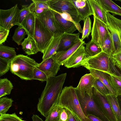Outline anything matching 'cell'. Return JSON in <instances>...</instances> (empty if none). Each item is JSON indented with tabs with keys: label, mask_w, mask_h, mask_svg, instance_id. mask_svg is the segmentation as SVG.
Masks as SVG:
<instances>
[{
	"label": "cell",
	"mask_w": 121,
	"mask_h": 121,
	"mask_svg": "<svg viewBox=\"0 0 121 121\" xmlns=\"http://www.w3.org/2000/svg\"><path fill=\"white\" fill-rule=\"evenodd\" d=\"M16 55L14 48L0 45V57L11 61Z\"/></svg>",
	"instance_id": "f1b7e54d"
},
{
	"label": "cell",
	"mask_w": 121,
	"mask_h": 121,
	"mask_svg": "<svg viewBox=\"0 0 121 121\" xmlns=\"http://www.w3.org/2000/svg\"><path fill=\"white\" fill-rule=\"evenodd\" d=\"M62 108L58 104L55 106L49 111L44 121H60Z\"/></svg>",
	"instance_id": "d6a6232c"
},
{
	"label": "cell",
	"mask_w": 121,
	"mask_h": 121,
	"mask_svg": "<svg viewBox=\"0 0 121 121\" xmlns=\"http://www.w3.org/2000/svg\"><path fill=\"white\" fill-rule=\"evenodd\" d=\"M68 119V114L66 109L62 108L60 115V121H67Z\"/></svg>",
	"instance_id": "bcb514c9"
},
{
	"label": "cell",
	"mask_w": 121,
	"mask_h": 121,
	"mask_svg": "<svg viewBox=\"0 0 121 121\" xmlns=\"http://www.w3.org/2000/svg\"><path fill=\"white\" fill-rule=\"evenodd\" d=\"M108 74V78L109 83L114 91L115 95H121V79L110 71Z\"/></svg>",
	"instance_id": "4316f807"
},
{
	"label": "cell",
	"mask_w": 121,
	"mask_h": 121,
	"mask_svg": "<svg viewBox=\"0 0 121 121\" xmlns=\"http://www.w3.org/2000/svg\"><path fill=\"white\" fill-rule=\"evenodd\" d=\"M54 34L43 25L37 16H35L33 39L39 52L43 54L52 40Z\"/></svg>",
	"instance_id": "277c9868"
},
{
	"label": "cell",
	"mask_w": 121,
	"mask_h": 121,
	"mask_svg": "<svg viewBox=\"0 0 121 121\" xmlns=\"http://www.w3.org/2000/svg\"><path fill=\"white\" fill-rule=\"evenodd\" d=\"M47 3L50 9L56 12L68 13L76 23L82 20L70 0H47Z\"/></svg>",
	"instance_id": "8992f818"
},
{
	"label": "cell",
	"mask_w": 121,
	"mask_h": 121,
	"mask_svg": "<svg viewBox=\"0 0 121 121\" xmlns=\"http://www.w3.org/2000/svg\"><path fill=\"white\" fill-rule=\"evenodd\" d=\"M80 34L79 33L72 34L64 33L60 41L58 52L66 51L72 47L81 40L79 37Z\"/></svg>",
	"instance_id": "2e32d148"
},
{
	"label": "cell",
	"mask_w": 121,
	"mask_h": 121,
	"mask_svg": "<svg viewBox=\"0 0 121 121\" xmlns=\"http://www.w3.org/2000/svg\"><path fill=\"white\" fill-rule=\"evenodd\" d=\"M84 42V41H82L81 39L80 41L68 50L57 52L55 55L57 62L60 65H64L67 59Z\"/></svg>",
	"instance_id": "d6986e66"
},
{
	"label": "cell",
	"mask_w": 121,
	"mask_h": 121,
	"mask_svg": "<svg viewBox=\"0 0 121 121\" xmlns=\"http://www.w3.org/2000/svg\"><path fill=\"white\" fill-rule=\"evenodd\" d=\"M110 67L111 71L121 79V72L113 64L110 60Z\"/></svg>",
	"instance_id": "f6af8a7d"
},
{
	"label": "cell",
	"mask_w": 121,
	"mask_h": 121,
	"mask_svg": "<svg viewBox=\"0 0 121 121\" xmlns=\"http://www.w3.org/2000/svg\"><path fill=\"white\" fill-rule=\"evenodd\" d=\"M110 57L109 55L102 52L95 56H88L83 61L82 66L88 70L94 69L110 73Z\"/></svg>",
	"instance_id": "5b68a950"
},
{
	"label": "cell",
	"mask_w": 121,
	"mask_h": 121,
	"mask_svg": "<svg viewBox=\"0 0 121 121\" xmlns=\"http://www.w3.org/2000/svg\"><path fill=\"white\" fill-rule=\"evenodd\" d=\"M94 22L91 35V40L101 47L110 32L107 25L93 16Z\"/></svg>",
	"instance_id": "8fae6325"
},
{
	"label": "cell",
	"mask_w": 121,
	"mask_h": 121,
	"mask_svg": "<svg viewBox=\"0 0 121 121\" xmlns=\"http://www.w3.org/2000/svg\"><path fill=\"white\" fill-rule=\"evenodd\" d=\"M56 12L59 14L64 19L73 23L77 29V30L80 33H82V30L80 24L76 23L69 14L66 12L59 13Z\"/></svg>",
	"instance_id": "60d3db41"
},
{
	"label": "cell",
	"mask_w": 121,
	"mask_h": 121,
	"mask_svg": "<svg viewBox=\"0 0 121 121\" xmlns=\"http://www.w3.org/2000/svg\"><path fill=\"white\" fill-rule=\"evenodd\" d=\"M86 117L91 121H103L98 117L92 114H88Z\"/></svg>",
	"instance_id": "c3c4849f"
},
{
	"label": "cell",
	"mask_w": 121,
	"mask_h": 121,
	"mask_svg": "<svg viewBox=\"0 0 121 121\" xmlns=\"http://www.w3.org/2000/svg\"><path fill=\"white\" fill-rule=\"evenodd\" d=\"M37 16L44 26L53 34L64 33L59 26L51 10H45Z\"/></svg>",
	"instance_id": "7c38bea8"
},
{
	"label": "cell",
	"mask_w": 121,
	"mask_h": 121,
	"mask_svg": "<svg viewBox=\"0 0 121 121\" xmlns=\"http://www.w3.org/2000/svg\"><path fill=\"white\" fill-rule=\"evenodd\" d=\"M76 8L78 14L84 20L87 17L93 15L88 0H70Z\"/></svg>",
	"instance_id": "e0dca14e"
},
{
	"label": "cell",
	"mask_w": 121,
	"mask_h": 121,
	"mask_svg": "<svg viewBox=\"0 0 121 121\" xmlns=\"http://www.w3.org/2000/svg\"><path fill=\"white\" fill-rule=\"evenodd\" d=\"M101 48L103 52L111 57L113 54L114 48L110 32L107 35Z\"/></svg>",
	"instance_id": "4dcf8cb0"
},
{
	"label": "cell",
	"mask_w": 121,
	"mask_h": 121,
	"mask_svg": "<svg viewBox=\"0 0 121 121\" xmlns=\"http://www.w3.org/2000/svg\"><path fill=\"white\" fill-rule=\"evenodd\" d=\"M89 70L90 73L95 78L99 80L106 86L111 94L115 95V92L109 83L108 78V73L94 69H90Z\"/></svg>",
	"instance_id": "484cf974"
},
{
	"label": "cell",
	"mask_w": 121,
	"mask_h": 121,
	"mask_svg": "<svg viewBox=\"0 0 121 121\" xmlns=\"http://www.w3.org/2000/svg\"><path fill=\"white\" fill-rule=\"evenodd\" d=\"M32 2L29 5L30 12L35 16L38 15L44 11L49 9L47 4V0H32Z\"/></svg>",
	"instance_id": "603a6c76"
},
{
	"label": "cell",
	"mask_w": 121,
	"mask_h": 121,
	"mask_svg": "<svg viewBox=\"0 0 121 121\" xmlns=\"http://www.w3.org/2000/svg\"><path fill=\"white\" fill-rule=\"evenodd\" d=\"M106 97L110 105L117 121H121V112L118 103L117 96L109 94Z\"/></svg>",
	"instance_id": "83f0119b"
},
{
	"label": "cell",
	"mask_w": 121,
	"mask_h": 121,
	"mask_svg": "<svg viewBox=\"0 0 121 121\" xmlns=\"http://www.w3.org/2000/svg\"><path fill=\"white\" fill-rule=\"evenodd\" d=\"M52 10L59 26L64 33L72 34L77 30L73 23L64 19L57 13Z\"/></svg>",
	"instance_id": "ffe728a7"
},
{
	"label": "cell",
	"mask_w": 121,
	"mask_h": 121,
	"mask_svg": "<svg viewBox=\"0 0 121 121\" xmlns=\"http://www.w3.org/2000/svg\"><path fill=\"white\" fill-rule=\"evenodd\" d=\"M21 45L25 53L28 55L36 54L39 52L35 41L29 35L24 39Z\"/></svg>",
	"instance_id": "cb8c5ba5"
},
{
	"label": "cell",
	"mask_w": 121,
	"mask_h": 121,
	"mask_svg": "<svg viewBox=\"0 0 121 121\" xmlns=\"http://www.w3.org/2000/svg\"><path fill=\"white\" fill-rule=\"evenodd\" d=\"M63 34H55L50 43L43 54V60L48 58L55 55L58 52L59 46Z\"/></svg>",
	"instance_id": "ac0fdd59"
},
{
	"label": "cell",
	"mask_w": 121,
	"mask_h": 121,
	"mask_svg": "<svg viewBox=\"0 0 121 121\" xmlns=\"http://www.w3.org/2000/svg\"><path fill=\"white\" fill-rule=\"evenodd\" d=\"M9 31V30L0 26V45L6 41Z\"/></svg>",
	"instance_id": "7bdbcfd3"
},
{
	"label": "cell",
	"mask_w": 121,
	"mask_h": 121,
	"mask_svg": "<svg viewBox=\"0 0 121 121\" xmlns=\"http://www.w3.org/2000/svg\"><path fill=\"white\" fill-rule=\"evenodd\" d=\"M92 95L94 101L99 109L110 121H117L106 97L93 87Z\"/></svg>",
	"instance_id": "30bf717a"
},
{
	"label": "cell",
	"mask_w": 121,
	"mask_h": 121,
	"mask_svg": "<svg viewBox=\"0 0 121 121\" xmlns=\"http://www.w3.org/2000/svg\"><path fill=\"white\" fill-rule=\"evenodd\" d=\"M100 6L106 12H110L113 16H121V7L111 0H97Z\"/></svg>",
	"instance_id": "7402d4cb"
},
{
	"label": "cell",
	"mask_w": 121,
	"mask_h": 121,
	"mask_svg": "<svg viewBox=\"0 0 121 121\" xmlns=\"http://www.w3.org/2000/svg\"><path fill=\"white\" fill-rule=\"evenodd\" d=\"M11 60L0 57V75L7 73L10 69Z\"/></svg>",
	"instance_id": "74e56055"
},
{
	"label": "cell",
	"mask_w": 121,
	"mask_h": 121,
	"mask_svg": "<svg viewBox=\"0 0 121 121\" xmlns=\"http://www.w3.org/2000/svg\"><path fill=\"white\" fill-rule=\"evenodd\" d=\"M27 33L25 29L22 26H18L16 28L12 37V40L19 46L21 45L23 40L25 38Z\"/></svg>",
	"instance_id": "836d02e7"
},
{
	"label": "cell",
	"mask_w": 121,
	"mask_h": 121,
	"mask_svg": "<svg viewBox=\"0 0 121 121\" xmlns=\"http://www.w3.org/2000/svg\"><path fill=\"white\" fill-rule=\"evenodd\" d=\"M35 15L30 12L23 21L21 24L26 30L27 35L33 38Z\"/></svg>",
	"instance_id": "d4e9b609"
},
{
	"label": "cell",
	"mask_w": 121,
	"mask_h": 121,
	"mask_svg": "<svg viewBox=\"0 0 121 121\" xmlns=\"http://www.w3.org/2000/svg\"><path fill=\"white\" fill-rule=\"evenodd\" d=\"M84 25L82 30L81 40L87 38L91 32V21L89 16L87 17L84 20Z\"/></svg>",
	"instance_id": "d590c367"
},
{
	"label": "cell",
	"mask_w": 121,
	"mask_h": 121,
	"mask_svg": "<svg viewBox=\"0 0 121 121\" xmlns=\"http://www.w3.org/2000/svg\"><path fill=\"white\" fill-rule=\"evenodd\" d=\"M85 43H83L67 59L64 65L65 67L69 68L82 66L83 61L89 56L85 50Z\"/></svg>",
	"instance_id": "4fadbf2b"
},
{
	"label": "cell",
	"mask_w": 121,
	"mask_h": 121,
	"mask_svg": "<svg viewBox=\"0 0 121 121\" xmlns=\"http://www.w3.org/2000/svg\"><path fill=\"white\" fill-rule=\"evenodd\" d=\"M93 13L94 17L107 25L108 24L107 13L100 6L97 0H88Z\"/></svg>",
	"instance_id": "44dd1931"
},
{
	"label": "cell",
	"mask_w": 121,
	"mask_h": 121,
	"mask_svg": "<svg viewBox=\"0 0 121 121\" xmlns=\"http://www.w3.org/2000/svg\"><path fill=\"white\" fill-rule=\"evenodd\" d=\"M93 87L103 95L106 96L111 94L109 89L101 81L98 79L95 78Z\"/></svg>",
	"instance_id": "8d00e7d4"
},
{
	"label": "cell",
	"mask_w": 121,
	"mask_h": 121,
	"mask_svg": "<svg viewBox=\"0 0 121 121\" xmlns=\"http://www.w3.org/2000/svg\"><path fill=\"white\" fill-rule=\"evenodd\" d=\"M112 63L121 72V63Z\"/></svg>",
	"instance_id": "816d5d0a"
},
{
	"label": "cell",
	"mask_w": 121,
	"mask_h": 121,
	"mask_svg": "<svg viewBox=\"0 0 121 121\" xmlns=\"http://www.w3.org/2000/svg\"><path fill=\"white\" fill-rule=\"evenodd\" d=\"M48 78L44 73L36 67L34 69L33 79L43 82L47 81Z\"/></svg>",
	"instance_id": "ab89813d"
},
{
	"label": "cell",
	"mask_w": 121,
	"mask_h": 121,
	"mask_svg": "<svg viewBox=\"0 0 121 121\" xmlns=\"http://www.w3.org/2000/svg\"><path fill=\"white\" fill-rule=\"evenodd\" d=\"M108 24L107 25L110 31L115 52L121 51V20L107 13Z\"/></svg>",
	"instance_id": "ba28073f"
},
{
	"label": "cell",
	"mask_w": 121,
	"mask_h": 121,
	"mask_svg": "<svg viewBox=\"0 0 121 121\" xmlns=\"http://www.w3.org/2000/svg\"><path fill=\"white\" fill-rule=\"evenodd\" d=\"M68 114V119L67 121H78L73 114L69 110L65 108Z\"/></svg>",
	"instance_id": "7dc6e473"
},
{
	"label": "cell",
	"mask_w": 121,
	"mask_h": 121,
	"mask_svg": "<svg viewBox=\"0 0 121 121\" xmlns=\"http://www.w3.org/2000/svg\"><path fill=\"white\" fill-rule=\"evenodd\" d=\"M28 5L22 6L21 9L20 10L19 14V24L22 26V23L26 17L30 13Z\"/></svg>",
	"instance_id": "b9f144b4"
},
{
	"label": "cell",
	"mask_w": 121,
	"mask_h": 121,
	"mask_svg": "<svg viewBox=\"0 0 121 121\" xmlns=\"http://www.w3.org/2000/svg\"><path fill=\"white\" fill-rule=\"evenodd\" d=\"M33 121H43L38 115L33 114L31 117Z\"/></svg>",
	"instance_id": "681fc988"
},
{
	"label": "cell",
	"mask_w": 121,
	"mask_h": 121,
	"mask_svg": "<svg viewBox=\"0 0 121 121\" xmlns=\"http://www.w3.org/2000/svg\"><path fill=\"white\" fill-rule=\"evenodd\" d=\"M60 66L57 62L54 55L48 58L43 60L36 67L43 72L48 78L56 76L60 69Z\"/></svg>",
	"instance_id": "5bb4252c"
},
{
	"label": "cell",
	"mask_w": 121,
	"mask_h": 121,
	"mask_svg": "<svg viewBox=\"0 0 121 121\" xmlns=\"http://www.w3.org/2000/svg\"><path fill=\"white\" fill-rule=\"evenodd\" d=\"M20 11L17 4L8 9H0V26L9 30L15 25L22 26L19 22Z\"/></svg>",
	"instance_id": "9c48e42d"
},
{
	"label": "cell",
	"mask_w": 121,
	"mask_h": 121,
	"mask_svg": "<svg viewBox=\"0 0 121 121\" xmlns=\"http://www.w3.org/2000/svg\"><path fill=\"white\" fill-rule=\"evenodd\" d=\"M110 60L113 63H121V51L113 55L110 57Z\"/></svg>",
	"instance_id": "ee69618b"
},
{
	"label": "cell",
	"mask_w": 121,
	"mask_h": 121,
	"mask_svg": "<svg viewBox=\"0 0 121 121\" xmlns=\"http://www.w3.org/2000/svg\"><path fill=\"white\" fill-rule=\"evenodd\" d=\"M117 97L118 105L121 112V95L117 96Z\"/></svg>",
	"instance_id": "f907efd6"
},
{
	"label": "cell",
	"mask_w": 121,
	"mask_h": 121,
	"mask_svg": "<svg viewBox=\"0 0 121 121\" xmlns=\"http://www.w3.org/2000/svg\"><path fill=\"white\" fill-rule=\"evenodd\" d=\"M13 88L11 81L7 78L0 79V98L9 95Z\"/></svg>",
	"instance_id": "f546056e"
},
{
	"label": "cell",
	"mask_w": 121,
	"mask_h": 121,
	"mask_svg": "<svg viewBox=\"0 0 121 121\" xmlns=\"http://www.w3.org/2000/svg\"><path fill=\"white\" fill-rule=\"evenodd\" d=\"M95 78L90 73L86 74L81 77L78 85L75 88L81 96H83L85 93L92 96V89Z\"/></svg>",
	"instance_id": "9a60e30c"
},
{
	"label": "cell",
	"mask_w": 121,
	"mask_h": 121,
	"mask_svg": "<svg viewBox=\"0 0 121 121\" xmlns=\"http://www.w3.org/2000/svg\"><path fill=\"white\" fill-rule=\"evenodd\" d=\"M13 101L12 99L7 97H3L0 98V115L6 114L12 106Z\"/></svg>",
	"instance_id": "e575fe53"
},
{
	"label": "cell",
	"mask_w": 121,
	"mask_h": 121,
	"mask_svg": "<svg viewBox=\"0 0 121 121\" xmlns=\"http://www.w3.org/2000/svg\"><path fill=\"white\" fill-rule=\"evenodd\" d=\"M39 64L33 58L18 54L11 61L10 70L12 73L21 79L30 80H33L34 69Z\"/></svg>",
	"instance_id": "3957f363"
},
{
	"label": "cell",
	"mask_w": 121,
	"mask_h": 121,
	"mask_svg": "<svg viewBox=\"0 0 121 121\" xmlns=\"http://www.w3.org/2000/svg\"><path fill=\"white\" fill-rule=\"evenodd\" d=\"M58 104L69 110L78 121H91L83 113L77 96L75 88L72 86H65L62 89Z\"/></svg>",
	"instance_id": "7a4b0ae2"
},
{
	"label": "cell",
	"mask_w": 121,
	"mask_h": 121,
	"mask_svg": "<svg viewBox=\"0 0 121 121\" xmlns=\"http://www.w3.org/2000/svg\"><path fill=\"white\" fill-rule=\"evenodd\" d=\"M85 45V50L89 56H95L102 52L101 47L91 40Z\"/></svg>",
	"instance_id": "1f68e13d"
},
{
	"label": "cell",
	"mask_w": 121,
	"mask_h": 121,
	"mask_svg": "<svg viewBox=\"0 0 121 121\" xmlns=\"http://www.w3.org/2000/svg\"><path fill=\"white\" fill-rule=\"evenodd\" d=\"M67 73L48 78L46 84L37 104L38 111L46 117L50 110L58 104Z\"/></svg>",
	"instance_id": "6da1fadb"
},
{
	"label": "cell",
	"mask_w": 121,
	"mask_h": 121,
	"mask_svg": "<svg viewBox=\"0 0 121 121\" xmlns=\"http://www.w3.org/2000/svg\"><path fill=\"white\" fill-rule=\"evenodd\" d=\"M77 96L80 106L85 115L86 117L89 114L98 117L103 121H110L99 109L93 99L86 93L81 96L76 90Z\"/></svg>",
	"instance_id": "52a82bcc"
},
{
	"label": "cell",
	"mask_w": 121,
	"mask_h": 121,
	"mask_svg": "<svg viewBox=\"0 0 121 121\" xmlns=\"http://www.w3.org/2000/svg\"><path fill=\"white\" fill-rule=\"evenodd\" d=\"M0 121H26L18 117L15 113L5 114L0 116Z\"/></svg>",
	"instance_id": "f35d334b"
}]
</instances>
